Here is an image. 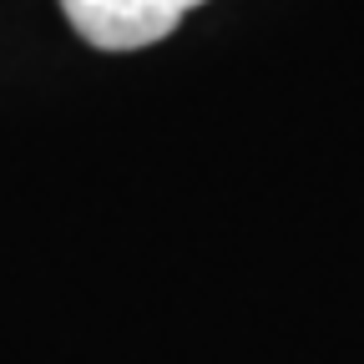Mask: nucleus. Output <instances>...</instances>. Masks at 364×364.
<instances>
[{
	"label": "nucleus",
	"instance_id": "obj_1",
	"mask_svg": "<svg viewBox=\"0 0 364 364\" xmlns=\"http://www.w3.org/2000/svg\"><path fill=\"white\" fill-rule=\"evenodd\" d=\"M203 0H61L71 31L97 51H142L177 31Z\"/></svg>",
	"mask_w": 364,
	"mask_h": 364
}]
</instances>
